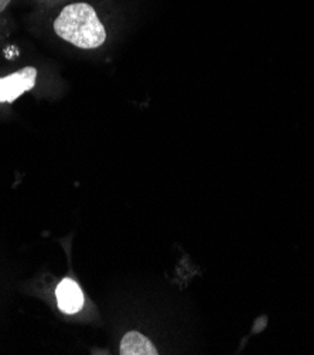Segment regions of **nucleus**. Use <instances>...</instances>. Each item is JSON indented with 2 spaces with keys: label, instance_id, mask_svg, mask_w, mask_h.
Returning <instances> with one entry per match:
<instances>
[{
  "label": "nucleus",
  "instance_id": "obj_2",
  "mask_svg": "<svg viewBox=\"0 0 314 355\" xmlns=\"http://www.w3.org/2000/svg\"><path fill=\"white\" fill-rule=\"evenodd\" d=\"M37 69L34 67H26L15 74L0 77V103L15 102L24 92L36 85Z\"/></svg>",
  "mask_w": 314,
  "mask_h": 355
},
{
  "label": "nucleus",
  "instance_id": "obj_3",
  "mask_svg": "<svg viewBox=\"0 0 314 355\" xmlns=\"http://www.w3.org/2000/svg\"><path fill=\"white\" fill-rule=\"evenodd\" d=\"M58 307L67 314H76L84 306V293L73 279H64L55 292Z\"/></svg>",
  "mask_w": 314,
  "mask_h": 355
},
{
  "label": "nucleus",
  "instance_id": "obj_4",
  "mask_svg": "<svg viewBox=\"0 0 314 355\" xmlns=\"http://www.w3.org/2000/svg\"><path fill=\"white\" fill-rule=\"evenodd\" d=\"M122 355H157L156 347L143 334L129 331L121 341Z\"/></svg>",
  "mask_w": 314,
  "mask_h": 355
},
{
  "label": "nucleus",
  "instance_id": "obj_1",
  "mask_svg": "<svg viewBox=\"0 0 314 355\" xmlns=\"http://www.w3.org/2000/svg\"><path fill=\"white\" fill-rule=\"evenodd\" d=\"M57 35L80 49H96L107 40V30L88 3L65 6L54 21Z\"/></svg>",
  "mask_w": 314,
  "mask_h": 355
},
{
  "label": "nucleus",
  "instance_id": "obj_5",
  "mask_svg": "<svg viewBox=\"0 0 314 355\" xmlns=\"http://www.w3.org/2000/svg\"><path fill=\"white\" fill-rule=\"evenodd\" d=\"M12 0H0V12H3L9 5Z\"/></svg>",
  "mask_w": 314,
  "mask_h": 355
}]
</instances>
